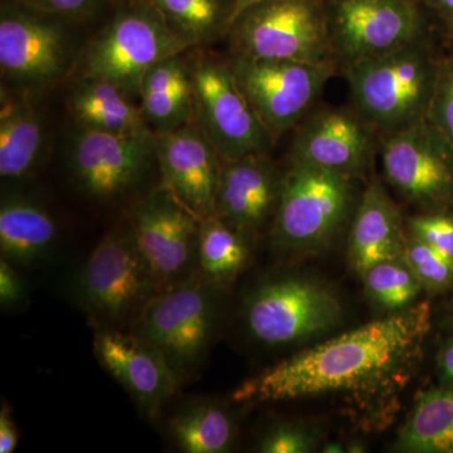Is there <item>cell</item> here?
Masks as SVG:
<instances>
[{
    "label": "cell",
    "mask_w": 453,
    "mask_h": 453,
    "mask_svg": "<svg viewBox=\"0 0 453 453\" xmlns=\"http://www.w3.org/2000/svg\"><path fill=\"white\" fill-rule=\"evenodd\" d=\"M431 330L428 301L414 303L295 354L241 383L237 403H267L326 395L369 401L402 388Z\"/></svg>",
    "instance_id": "obj_1"
},
{
    "label": "cell",
    "mask_w": 453,
    "mask_h": 453,
    "mask_svg": "<svg viewBox=\"0 0 453 453\" xmlns=\"http://www.w3.org/2000/svg\"><path fill=\"white\" fill-rule=\"evenodd\" d=\"M440 70L419 41L345 65L354 110L383 136L427 120Z\"/></svg>",
    "instance_id": "obj_2"
},
{
    "label": "cell",
    "mask_w": 453,
    "mask_h": 453,
    "mask_svg": "<svg viewBox=\"0 0 453 453\" xmlns=\"http://www.w3.org/2000/svg\"><path fill=\"white\" fill-rule=\"evenodd\" d=\"M353 178L288 157L271 223L275 251L288 257L332 246L353 211Z\"/></svg>",
    "instance_id": "obj_3"
},
{
    "label": "cell",
    "mask_w": 453,
    "mask_h": 453,
    "mask_svg": "<svg viewBox=\"0 0 453 453\" xmlns=\"http://www.w3.org/2000/svg\"><path fill=\"white\" fill-rule=\"evenodd\" d=\"M189 50L148 0H124L109 22L83 44L74 76L106 80L139 100L146 71Z\"/></svg>",
    "instance_id": "obj_4"
},
{
    "label": "cell",
    "mask_w": 453,
    "mask_h": 453,
    "mask_svg": "<svg viewBox=\"0 0 453 453\" xmlns=\"http://www.w3.org/2000/svg\"><path fill=\"white\" fill-rule=\"evenodd\" d=\"M159 291L127 226L107 232L73 279L74 300L96 330H130Z\"/></svg>",
    "instance_id": "obj_5"
},
{
    "label": "cell",
    "mask_w": 453,
    "mask_h": 453,
    "mask_svg": "<svg viewBox=\"0 0 453 453\" xmlns=\"http://www.w3.org/2000/svg\"><path fill=\"white\" fill-rule=\"evenodd\" d=\"M76 25L18 0L0 5V73L3 85L47 88L74 73L83 46Z\"/></svg>",
    "instance_id": "obj_6"
},
{
    "label": "cell",
    "mask_w": 453,
    "mask_h": 453,
    "mask_svg": "<svg viewBox=\"0 0 453 453\" xmlns=\"http://www.w3.org/2000/svg\"><path fill=\"white\" fill-rule=\"evenodd\" d=\"M220 290L199 275L169 286L155 295L130 327L163 354L180 383L207 357L219 323Z\"/></svg>",
    "instance_id": "obj_7"
},
{
    "label": "cell",
    "mask_w": 453,
    "mask_h": 453,
    "mask_svg": "<svg viewBox=\"0 0 453 453\" xmlns=\"http://www.w3.org/2000/svg\"><path fill=\"white\" fill-rule=\"evenodd\" d=\"M344 318L338 295L324 283L301 276H275L247 295V332L266 347L303 344L333 332Z\"/></svg>",
    "instance_id": "obj_8"
},
{
    "label": "cell",
    "mask_w": 453,
    "mask_h": 453,
    "mask_svg": "<svg viewBox=\"0 0 453 453\" xmlns=\"http://www.w3.org/2000/svg\"><path fill=\"white\" fill-rule=\"evenodd\" d=\"M157 165V134H112L74 127L65 153L73 186L85 198L110 203L142 186Z\"/></svg>",
    "instance_id": "obj_9"
},
{
    "label": "cell",
    "mask_w": 453,
    "mask_h": 453,
    "mask_svg": "<svg viewBox=\"0 0 453 453\" xmlns=\"http://www.w3.org/2000/svg\"><path fill=\"white\" fill-rule=\"evenodd\" d=\"M232 55L333 62L329 25L314 0H270L243 12L228 32Z\"/></svg>",
    "instance_id": "obj_10"
},
{
    "label": "cell",
    "mask_w": 453,
    "mask_h": 453,
    "mask_svg": "<svg viewBox=\"0 0 453 453\" xmlns=\"http://www.w3.org/2000/svg\"><path fill=\"white\" fill-rule=\"evenodd\" d=\"M195 124L223 160L268 154L275 145L235 81L228 62L199 55L188 62Z\"/></svg>",
    "instance_id": "obj_11"
},
{
    "label": "cell",
    "mask_w": 453,
    "mask_h": 453,
    "mask_svg": "<svg viewBox=\"0 0 453 453\" xmlns=\"http://www.w3.org/2000/svg\"><path fill=\"white\" fill-rule=\"evenodd\" d=\"M228 64L275 144L303 120L335 73L334 62L310 64L232 55Z\"/></svg>",
    "instance_id": "obj_12"
},
{
    "label": "cell",
    "mask_w": 453,
    "mask_h": 453,
    "mask_svg": "<svg viewBox=\"0 0 453 453\" xmlns=\"http://www.w3.org/2000/svg\"><path fill=\"white\" fill-rule=\"evenodd\" d=\"M127 226L160 290L199 275L201 219L165 188L133 208Z\"/></svg>",
    "instance_id": "obj_13"
},
{
    "label": "cell",
    "mask_w": 453,
    "mask_h": 453,
    "mask_svg": "<svg viewBox=\"0 0 453 453\" xmlns=\"http://www.w3.org/2000/svg\"><path fill=\"white\" fill-rule=\"evenodd\" d=\"M387 181L405 201L428 211L453 210V146L427 120L384 135Z\"/></svg>",
    "instance_id": "obj_14"
},
{
    "label": "cell",
    "mask_w": 453,
    "mask_h": 453,
    "mask_svg": "<svg viewBox=\"0 0 453 453\" xmlns=\"http://www.w3.org/2000/svg\"><path fill=\"white\" fill-rule=\"evenodd\" d=\"M334 55L345 65L418 42L421 18L408 0H338L330 19Z\"/></svg>",
    "instance_id": "obj_15"
},
{
    "label": "cell",
    "mask_w": 453,
    "mask_h": 453,
    "mask_svg": "<svg viewBox=\"0 0 453 453\" xmlns=\"http://www.w3.org/2000/svg\"><path fill=\"white\" fill-rule=\"evenodd\" d=\"M157 157L159 187L199 219L214 216L222 157L195 122L157 134Z\"/></svg>",
    "instance_id": "obj_16"
},
{
    "label": "cell",
    "mask_w": 453,
    "mask_h": 453,
    "mask_svg": "<svg viewBox=\"0 0 453 453\" xmlns=\"http://www.w3.org/2000/svg\"><path fill=\"white\" fill-rule=\"evenodd\" d=\"M375 134L356 110H321L301 124L292 142L290 159L349 178L363 177L374 155Z\"/></svg>",
    "instance_id": "obj_17"
},
{
    "label": "cell",
    "mask_w": 453,
    "mask_h": 453,
    "mask_svg": "<svg viewBox=\"0 0 453 453\" xmlns=\"http://www.w3.org/2000/svg\"><path fill=\"white\" fill-rule=\"evenodd\" d=\"M94 351L149 417H157L180 380L154 345L127 329H98Z\"/></svg>",
    "instance_id": "obj_18"
},
{
    "label": "cell",
    "mask_w": 453,
    "mask_h": 453,
    "mask_svg": "<svg viewBox=\"0 0 453 453\" xmlns=\"http://www.w3.org/2000/svg\"><path fill=\"white\" fill-rule=\"evenodd\" d=\"M282 177L268 154L222 159L214 214L253 242L273 223Z\"/></svg>",
    "instance_id": "obj_19"
},
{
    "label": "cell",
    "mask_w": 453,
    "mask_h": 453,
    "mask_svg": "<svg viewBox=\"0 0 453 453\" xmlns=\"http://www.w3.org/2000/svg\"><path fill=\"white\" fill-rule=\"evenodd\" d=\"M403 219L398 205L380 183L366 188L351 223L349 261L357 275L380 264L403 256Z\"/></svg>",
    "instance_id": "obj_20"
},
{
    "label": "cell",
    "mask_w": 453,
    "mask_h": 453,
    "mask_svg": "<svg viewBox=\"0 0 453 453\" xmlns=\"http://www.w3.org/2000/svg\"><path fill=\"white\" fill-rule=\"evenodd\" d=\"M29 92L2 83L0 177L3 180L28 178L43 155L46 129Z\"/></svg>",
    "instance_id": "obj_21"
},
{
    "label": "cell",
    "mask_w": 453,
    "mask_h": 453,
    "mask_svg": "<svg viewBox=\"0 0 453 453\" xmlns=\"http://www.w3.org/2000/svg\"><path fill=\"white\" fill-rule=\"evenodd\" d=\"M58 226L52 214L31 196L3 193L0 202V252L16 266L46 261L55 251Z\"/></svg>",
    "instance_id": "obj_22"
},
{
    "label": "cell",
    "mask_w": 453,
    "mask_h": 453,
    "mask_svg": "<svg viewBox=\"0 0 453 453\" xmlns=\"http://www.w3.org/2000/svg\"><path fill=\"white\" fill-rule=\"evenodd\" d=\"M181 55L166 57L151 65L140 83V109L149 129L157 135L195 122L192 77Z\"/></svg>",
    "instance_id": "obj_23"
},
{
    "label": "cell",
    "mask_w": 453,
    "mask_h": 453,
    "mask_svg": "<svg viewBox=\"0 0 453 453\" xmlns=\"http://www.w3.org/2000/svg\"><path fill=\"white\" fill-rule=\"evenodd\" d=\"M67 103L77 127L112 134L150 130L136 100L106 80L76 77Z\"/></svg>",
    "instance_id": "obj_24"
},
{
    "label": "cell",
    "mask_w": 453,
    "mask_h": 453,
    "mask_svg": "<svg viewBox=\"0 0 453 453\" xmlns=\"http://www.w3.org/2000/svg\"><path fill=\"white\" fill-rule=\"evenodd\" d=\"M393 447L405 453H453V388L422 392Z\"/></svg>",
    "instance_id": "obj_25"
},
{
    "label": "cell",
    "mask_w": 453,
    "mask_h": 453,
    "mask_svg": "<svg viewBox=\"0 0 453 453\" xmlns=\"http://www.w3.org/2000/svg\"><path fill=\"white\" fill-rule=\"evenodd\" d=\"M251 246V240L216 214L201 219L199 276L223 290L246 268Z\"/></svg>",
    "instance_id": "obj_26"
},
{
    "label": "cell",
    "mask_w": 453,
    "mask_h": 453,
    "mask_svg": "<svg viewBox=\"0 0 453 453\" xmlns=\"http://www.w3.org/2000/svg\"><path fill=\"white\" fill-rule=\"evenodd\" d=\"M190 50L228 35L234 0H148Z\"/></svg>",
    "instance_id": "obj_27"
},
{
    "label": "cell",
    "mask_w": 453,
    "mask_h": 453,
    "mask_svg": "<svg viewBox=\"0 0 453 453\" xmlns=\"http://www.w3.org/2000/svg\"><path fill=\"white\" fill-rule=\"evenodd\" d=\"M169 432L181 451L188 453L228 452L235 440L231 414L214 402L186 405L172 417Z\"/></svg>",
    "instance_id": "obj_28"
},
{
    "label": "cell",
    "mask_w": 453,
    "mask_h": 453,
    "mask_svg": "<svg viewBox=\"0 0 453 453\" xmlns=\"http://www.w3.org/2000/svg\"><path fill=\"white\" fill-rule=\"evenodd\" d=\"M360 277L369 300L389 314L411 308L423 292L403 256L380 262Z\"/></svg>",
    "instance_id": "obj_29"
},
{
    "label": "cell",
    "mask_w": 453,
    "mask_h": 453,
    "mask_svg": "<svg viewBox=\"0 0 453 453\" xmlns=\"http://www.w3.org/2000/svg\"><path fill=\"white\" fill-rule=\"evenodd\" d=\"M403 258L423 291L437 295L453 288V261L418 238L408 234Z\"/></svg>",
    "instance_id": "obj_30"
},
{
    "label": "cell",
    "mask_w": 453,
    "mask_h": 453,
    "mask_svg": "<svg viewBox=\"0 0 453 453\" xmlns=\"http://www.w3.org/2000/svg\"><path fill=\"white\" fill-rule=\"evenodd\" d=\"M319 429L301 421L276 422L259 440L258 452L311 453L320 451Z\"/></svg>",
    "instance_id": "obj_31"
},
{
    "label": "cell",
    "mask_w": 453,
    "mask_h": 453,
    "mask_svg": "<svg viewBox=\"0 0 453 453\" xmlns=\"http://www.w3.org/2000/svg\"><path fill=\"white\" fill-rule=\"evenodd\" d=\"M410 234L436 249L453 261V213L428 211L408 220Z\"/></svg>",
    "instance_id": "obj_32"
},
{
    "label": "cell",
    "mask_w": 453,
    "mask_h": 453,
    "mask_svg": "<svg viewBox=\"0 0 453 453\" xmlns=\"http://www.w3.org/2000/svg\"><path fill=\"white\" fill-rule=\"evenodd\" d=\"M427 121L453 146V65L441 68Z\"/></svg>",
    "instance_id": "obj_33"
},
{
    "label": "cell",
    "mask_w": 453,
    "mask_h": 453,
    "mask_svg": "<svg viewBox=\"0 0 453 453\" xmlns=\"http://www.w3.org/2000/svg\"><path fill=\"white\" fill-rule=\"evenodd\" d=\"M18 2L64 17L74 23H83L101 13L109 4L110 0H18Z\"/></svg>",
    "instance_id": "obj_34"
},
{
    "label": "cell",
    "mask_w": 453,
    "mask_h": 453,
    "mask_svg": "<svg viewBox=\"0 0 453 453\" xmlns=\"http://www.w3.org/2000/svg\"><path fill=\"white\" fill-rule=\"evenodd\" d=\"M27 297V285L18 273L16 265L0 258V305L2 308H16Z\"/></svg>",
    "instance_id": "obj_35"
},
{
    "label": "cell",
    "mask_w": 453,
    "mask_h": 453,
    "mask_svg": "<svg viewBox=\"0 0 453 453\" xmlns=\"http://www.w3.org/2000/svg\"><path fill=\"white\" fill-rule=\"evenodd\" d=\"M18 440L19 434L11 408L3 404L0 410V453L13 452L17 449Z\"/></svg>",
    "instance_id": "obj_36"
},
{
    "label": "cell",
    "mask_w": 453,
    "mask_h": 453,
    "mask_svg": "<svg viewBox=\"0 0 453 453\" xmlns=\"http://www.w3.org/2000/svg\"><path fill=\"white\" fill-rule=\"evenodd\" d=\"M436 368L440 387L453 388V334L438 350Z\"/></svg>",
    "instance_id": "obj_37"
},
{
    "label": "cell",
    "mask_w": 453,
    "mask_h": 453,
    "mask_svg": "<svg viewBox=\"0 0 453 453\" xmlns=\"http://www.w3.org/2000/svg\"><path fill=\"white\" fill-rule=\"evenodd\" d=\"M270 2V0H234V14H232V25L243 12L247 9L255 7V5L261 4V3ZM231 29V28H229Z\"/></svg>",
    "instance_id": "obj_38"
},
{
    "label": "cell",
    "mask_w": 453,
    "mask_h": 453,
    "mask_svg": "<svg viewBox=\"0 0 453 453\" xmlns=\"http://www.w3.org/2000/svg\"><path fill=\"white\" fill-rule=\"evenodd\" d=\"M320 452L344 453L347 452V449H345V445L338 442V441H332V442L324 443V445L321 446Z\"/></svg>",
    "instance_id": "obj_39"
},
{
    "label": "cell",
    "mask_w": 453,
    "mask_h": 453,
    "mask_svg": "<svg viewBox=\"0 0 453 453\" xmlns=\"http://www.w3.org/2000/svg\"><path fill=\"white\" fill-rule=\"evenodd\" d=\"M438 3H440L441 7L453 14V0H438Z\"/></svg>",
    "instance_id": "obj_40"
},
{
    "label": "cell",
    "mask_w": 453,
    "mask_h": 453,
    "mask_svg": "<svg viewBox=\"0 0 453 453\" xmlns=\"http://www.w3.org/2000/svg\"><path fill=\"white\" fill-rule=\"evenodd\" d=\"M447 320H449V327L451 329V333L453 334V300L451 303V306H449V316H447Z\"/></svg>",
    "instance_id": "obj_41"
},
{
    "label": "cell",
    "mask_w": 453,
    "mask_h": 453,
    "mask_svg": "<svg viewBox=\"0 0 453 453\" xmlns=\"http://www.w3.org/2000/svg\"><path fill=\"white\" fill-rule=\"evenodd\" d=\"M408 2L413 3V0H408Z\"/></svg>",
    "instance_id": "obj_42"
},
{
    "label": "cell",
    "mask_w": 453,
    "mask_h": 453,
    "mask_svg": "<svg viewBox=\"0 0 453 453\" xmlns=\"http://www.w3.org/2000/svg\"><path fill=\"white\" fill-rule=\"evenodd\" d=\"M449 65H453V59H452V61H451V64H449Z\"/></svg>",
    "instance_id": "obj_43"
}]
</instances>
